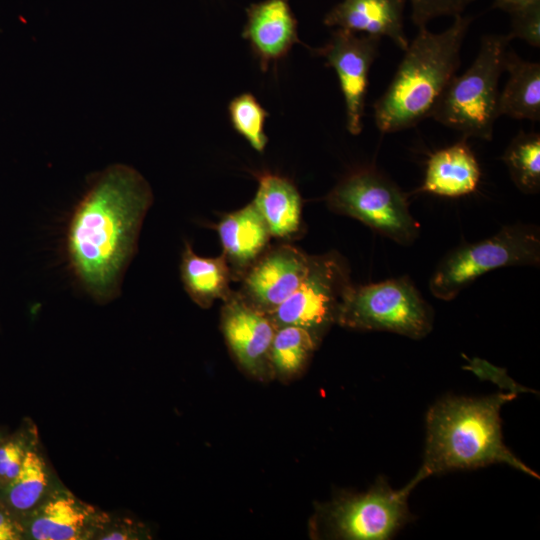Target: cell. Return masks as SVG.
<instances>
[{"mask_svg":"<svg viewBox=\"0 0 540 540\" xmlns=\"http://www.w3.org/2000/svg\"><path fill=\"white\" fill-rule=\"evenodd\" d=\"M352 285L350 268L336 251L310 255L307 274L299 287L272 313L276 328L295 325L309 330L318 340L337 323L344 295Z\"/></svg>","mask_w":540,"mask_h":540,"instance_id":"cell-8","label":"cell"},{"mask_svg":"<svg viewBox=\"0 0 540 540\" xmlns=\"http://www.w3.org/2000/svg\"><path fill=\"white\" fill-rule=\"evenodd\" d=\"M511 31L508 36L511 39L520 38L528 44L540 46V0L512 11Z\"/></svg>","mask_w":540,"mask_h":540,"instance_id":"cell-26","label":"cell"},{"mask_svg":"<svg viewBox=\"0 0 540 540\" xmlns=\"http://www.w3.org/2000/svg\"><path fill=\"white\" fill-rule=\"evenodd\" d=\"M180 274L185 291L202 308H209L218 299L224 301L232 293L230 284L234 277L223 254L213 258L201 257L186 243Z\"/></svg>","mask_w":540,"mask_h":540,"instance_id":"cell-19","label":"cell"},{"mask_svg":"<svg viewBox=\"0 0 540 540\" xmlns=\"http://www.w3.org/2000/svg\"><path fill=\"white\" fill-rule=\"evenodd\" d=\"M253 203L264 218L272 237L286 239L301 227L302 198L294 183L279 174L258 175Z\"/></svg>","mask_w":540,"mask_h":540,"instance_id":"cell-18","label":"cell"},{"mask_svg":"<svg viewBox=\"0 0 540 540\" xmlns=\"http://www.w3.org/2000/svg\"><path fill=\"white\" fill-rule=\"evenodd\" d=\"M412 7V21L418 28L439 16L462 15V12L475 0H409Z\"/></svg>","mask_w":540,"mask_h":540,"instance_id":"cell-27","label":"cell"},{"mask_svg":"<svg viewBox=\"0 0 540 540\" xmlns=\"http://www.w3.org/2000/svg\"><path fill=\"white\" fill-rule=\"evenodd\" d=\"M30 449V438L23 431L1 438L0 491L16 477Z\"/></svg>","mask_w":540,"mask_h":540,"instance_id":"cell-25","label":"cell"},{"mask_svg":"<svg viewBox=\"0 0 540 540\" xmlns=\"http://www.w3.org/2000/svg\"><path fill=\"white\" fill-rule=\"evenodd\" d=\"M471 21V17L458 15L441 33L419 28L404 51L392 81L373 105L375 123L381 133L414 127L430 116L458 70L460 51Z\"/></svg>","mask_w":540,"mask_h":540,"instance_id":"cell-3","label":"cell"},{"mask_svg":"<svg viewBox=\"0 0 540 540\" xmlns=\"http://www.w3.org/2000/svg\"><path fill=\"white\" fill-rule=\"evenodd\" d=\"M514 398V392L499 393L478 399L449 398L435 404L427 414L423 464L404 487L411 492L430 475L494 463H506L538 478L503 443L500 409Z\"/></svg>","mask_w":540,"mask_h":540,"instance_id":"cell-2","label":"cell"},{"mask_svg":"<svg viewBox=\"0 0 540 540\" xmlns=\"http://www.w3.org/2000/svg\"><path fill=\"white\" fill-rule=\"evenodd\" d=\"M516 187L523 193L540 190V135L521 131L511 141L503 155Z\"/></svg>","mask_w":540,"mask_h":540,"instance_id":"cell-23","label":"cell"},{"mask_svg":"<svg viewBox=\"0 0 540 540\" xmlns=\"http://www.w3.org/2000/svg\"><path fill=\"white\" fill-rule=\"evenodd\" d=\"M310 264V255L281 244L268 247L245 271L239 295L252 307L270 314L299 287Z\"/></svg>","mask_w":540,"mask_h":540,"instance_id":"cell-11","label":"cell"},{"mask_svg":"<svg viewBox=\"0 0 540 540\" xmlns=\"http://www.w3.org/2000/svg\"><path fill=\"white\" fill-rule=\"evenodd\" d=\"M153 200L143 176L132 167L106 168L91 184L70 218L67 253L84 287L99 301L118 294L138 234Z\"/></svg>","mask_w":540,"mask_h":540,"instance_id":"cell-1","label":"cell"},{"mask_svg":"<svg viewBox=\"0 0 540 540\" xmlns=\"http://www.w3.org/2000/svg\"><path fill=\"white\" fill-rule=\"evenodd\" d=\"M101 520L92 506L69 492H57L23 519L25 538L34 540L84 539Z\"/></svg>","mask_w":540,"mask_h":540,"instance_id":"cell-14","label":"cell"},{"mask_svg":"<svg viewBox=\"0 0 540 540\" xmlns=\"http://www.w3.org/2000/svg\"><path fill=\"white\" fill-rule=\"evenodd\" d=\"M221 328L238 363L254 376H264L270 363V347L276 326L270 317L232 291L223 301Z\"/></svg>","mask_w":540,"mask_h":540,"instance_id":"cell-12","label":"cell"},{"mask_svg":"<svg viewBox=\"0 0 540 540\" xmlns=\"http://www.w3.org/2000/svg\"><path fill=\"white\" fill-rule=\"evenodd\" d=\"M318 342L319 340L303 327H278L270 347L271 367L282 376L297 373L310 358Z\"/></svg>","mask_w":540,"mask_h":540,"instance_id":"cell-22","label":"cell"},{"mask_svg":"<svg viewBox=\"0 0 540 540\" xmlns=\"http://www.w3.org/2000/svg\"><path fill=\"white\" fill-rule=\"evenodd\" d=\"M539 263V229L534 225H509L492 237L450 251L435 268L429 289L436 298L449 301L487 272Z\"/></svg>","mask_w":540,"mask_h":540,"instance_id":"cell-6","label":"cell"},{"mask_svg":"<svg viewBox=\"0 0 540 540\" xmlns=\"http://www.w3.org/2000/svg\"><path fill=\"white\" fill-rule=\"evenodd\" d=\"M48 482L43 458L30 449L16 477L0 491V503L23 519L43 501Z\"/></svg>","mask_w":540,"mask_h":540,"instance_id":"cell-21","label":"cell"},{"mask_svg":"<svg viewBox=\"0 0 540 540\" xmlns=\"http://www.w3.org/2000/svg\"><path fill=\"white\" fill-rule=\"evenodd\" d=\"M242 36L266 72L271 64L288 55L298 38L297 20L288 0H264L247 8Z\"/></svg>","mask_w":540,"mask_h":540,"instance_id":"cell-13","label":"cell"},{"mask_svg":"<svg viewBox=\"0 0 540 540\" xmlns=\"http://www.w3.org/2000/svg\"><path fill=\"white\" fill-rule=\"evenodd\" d=\"M326 202L333 212L357 219L398 244L410 245L419 235L407 195L373 168L348 174L330 191Z\"/></svg>","mask_w":540,"mask_h":540,"instance_id":"cell-7","label":"cell"},{"mask_svg":"<svg viewBox=\"0 0 540 540\" xmlns=\"http://www.w3.org/2000/svg\"><path fill=\"white\" fill-rule=\"evenodd\" d=\"M228 114L232 127L250 146L263 153L268 143L264 126L268 112L250 93H243L231 100Z\"/></svg>","mask_w":540,"mask_h":540,"instance_id":"cell-24","label":"cell"},{"mask_svg":"<svg viewBox=\"0 0 540 540\" xmlns=\"http://www.w3.org/2000/svg\"><path fill=\"white\" fill-rule=\"evenodd\" d=\"M25 538L22 519L0 503V540Z\"/></svg>","mask_w":540,"mask_h":540,"instance_id":"cell-28","label":"cell"},{"mask_svg":"<svg viewBox=\"0 0 540 540\" xmlns=\"http://www.w3.org/2000/svg\"><path fill=\"white\" fill-rule=\"evenodd\" d=\"M480 178L479 163L463 139L430 155L419 191L460 197L474 192Z\"/></svg>","mask_w":540,"mask_h":540,"instance_id":"cell-17","label":"cell"},{"mask_svg":"<svg viewBox=\"0 0 540 540\" xmlns=\"http://www.w3.org/2000/svg\"><path fill=\"white\" fill-rule=\"evenodd\" d=\"M381 38L336 29L323 47L312 50L335 70L346 107V127L352 135L362 131L369 71L378 56Z\"/></svg>","mask_w":540,"mask_h":540,"instance_id":"cell-10","label":"cell"},{"mask_svg":"<svg viewBox=\"0 0 540 540\" xmlns=\"http://www.w3.org/2000/svg\"><path fill=\"white\" fill-rule=\"evenodd\" d=\"M405 487L393 490L384 480L365 494L341 499L328 510L333 533L344 539L385 540L409 517Z\"/></svg>","mask_w":540,"mask_h":540,"instance_id":"cell-9","label":"cell"},{"mask_svg":"<svg viewBox=\"0 0 540 540\" xmlns=\"http://www.w3.org/2000/svg\"><path fill=\"white\" fill-rule=\"evenodd\" d=\"M509 77L498 99L499 116L538 121L540 119V64L506 53Z\"/></svg>","mask_w":540,"mask_h":540,"instance_id":"cell-20","label":"cell"},{"mask_svg":"<svg viewBox=\"0 0 540 540\" xmlns=\"http://www.w3.org/2000/svg\"><path fill=\"white\" fill-rule=\"evenodd\" d=\"M234 279H240L245 271L269 247L272 237L269 228L253 202L241 209L224 215L216 225Z\"/></svg>","mask_w":540,"mask_h":540,"instance_id":"cell-16","label":"cell"},{"mask_svg":"<svg viewBox=\"0 0 540 540\" xmlns=\"http://www.w3.org/2000/svg\"><path fill=\"white\" fill-rule=\"evenodd\" d=\"M405 0H343L324 17V24L355 33L388 37L405 51L409 41L404 32Z\"/></svg>","mask_w":540,"mask_h":540,"instance_id":"cell-15","label":"cell"},{"mask_svg":"<svg viewBox=\"0 0 540 540\" xmlns=\"http://www.w3.org/2000/svg\"><path fill=\"white\" fill-rule=\"evenodd\" d=\"M2 437H0V440H1Z\"/></svg>","mask_w":540,"mask_h":540,"instance_id":"cell-30","label":"cell"},{"mask_svg":"<svg viewBox=\"0 0 540 540\" xmlns=\"http://www.w3.org/2000/svg\"><path fill=\"white\" fill-rule=\"evenodd\" d=\"M511 40L508 34L483 36L474 62L465 73L451 79L430 116L466 138L491 140L499 117L498 83Z\"/></svg>","mask_w":540,"mask_h":540,"instance_id":"cell-4","label":"cell"},{"mask_svg":"<svg viewBox=\"0 0 540 540\" xmlns=\"http://www.w3.org/2000/svg\"><path fill=\"white\" fill-rule=\"evenodd\" d=\"M533 1L534 0H494V6L511 13Z\"/></svg>","mask_w":540,"mask_h":540,"instance_id":"cell-29","label":"cell"},{"mask_svg":"<svg viewBox=\"0 0 540 540\" xmlns=\"http://www.w3.org/2000/svg\"><path fill=\"white\" fill-rule=\"evenodd\" d=\"M337 323L359 330H381L413 339L432 329L433 309L408 276L351 285L341 303Z\"/></svg>","mask_w":540,"mask_h":540,"instance_id":"cell-5","label":"cell"}]
</instances>
